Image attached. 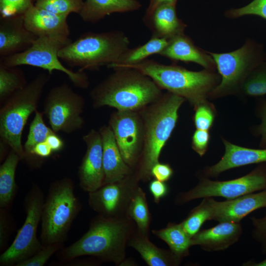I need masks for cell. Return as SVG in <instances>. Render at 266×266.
Listing matches in <instances>:
<instances>
[{"mask_svg": "<svg viewBox=\"0 0 266 266\" xmlns=\"http://www.w3.org/2000/svg\"><path fill=\"white\" fill-rule=\"evenodd\" d=\"M136 229L135 222L128 216L108 217L98 215L91 221L86 233L63 249L58 257L61 260L69 261L89 256L121 265L125 260L129 241Z\"/></svg>", "mask_w": 266, "mask_h": 266, "instance_id": "1", "label": "cell"}, {"mask_svg": "<svg viewBox=\"0 0 266 266\" xmlns=\"http://www.w3.org/2000/svg\"><path fill=\"white\" fill-rule=\"evenodd\" d=\"M92 89L95 108L103 106L117 110L139 111L156 101L162 89L148 76L131 68H118Z\"/></svg>", "mask_w": 266, "mask_h": 266, "instance_id": "2", "label": "cell"}, {"mask_svg": "<svg viewBox=\"0 0 266 266\" xmlns=\"http://www.w3.org/2000/svg\"><path fill=\"white\" fill-rule=\"evenodd\" d=\"M185 101L184 98L167 91L157 100L139 110L143 124V144L133 171L140 181L152 180L151 168L159 162L162 150L176 125L179 109Z\"/></svg>", "mask_w": 266, "mask_h": 266, "instance_id": "3", "label": "cell"}, {"mask_svg": "<svg viewBox=\"0 0 266 266\" xmlns=\"http://www.w3.org/2000/svg\"><path fill=\"white\" fill-rule=\"evenodd\" d=\"M121 68L137 69L150 77L162 90L184 98L195 108L207 101L221 78L216 70L204 69L195 71L178 66L163 64L154 60Z\"/></svg>", "mask_w": 266, "mask_h": 266, "instance_id": "4", "label": "cell"}, {"mask_svg": "<svg viewBox=\"0 0 266 266\" xmlns=\"http://www.w3.org/2000/svg\"><path fill=\"white\" fill-rule=\"evenodd\" d=\"M130 44L128 37L120 31L89 32L62 48L58 56L78 70H97L117 62Z\"/></svg>", "mask_w": 266, "mask_h": 266, "instance_id": "5", "label": "cell"}, {"mask_svg": "<svg viewBox=\"0 0 266 266\" xmlns=\"http://www.w3.org/2000/svg\"><path fill=\"white\" fill-rule=\"evenodd\" d=\"M81 209L69 177L53 182L44 201L41 216L40 241L43 245L63 243Z\"/></svg>", "mask_w": 266, "mask_h": 266, "instance_id": "6", "label": "cell"}, {"mask_svg": "<svg viewBox=\"0 0 266 266\" xmlns=\"http://www.w3.org/2000/svg\"><path fill=\"white\" fill-rule=\"evenodd\" d=\"M49 74L41 73L6 100L0 110V136L21 158L25 152L22 135L29 116L37 110Z\"/></svg>", "mask_w": 266, "mask_h": 266, "instance_id": "7", "label": "cell"}, {"mask_svg": "<svg viewBox=\"0 0 266 266\" xmlns=\"http://www.w3.org/2000/svg\"><path fill=\"white\" fill-rule=\"evenodd\" d=\"M212 57L221 80L210 93L211 98L241 93L242 86L251 72L266 60L263 45L247 38L239 48L229 52L208 51Z\"/></svg>", "mask_w": 266, "mask_h": 266, "instance_id": "8", "label": "cell"}, {"mask_svg": "<svg viewBox=\"0 0 266 266\" xmlns=\"http://www.w3.org/2000/svg\"><path fill=\"white\" fill-rule=\"evenodd\" d=\"M72 41L69 37H38L26 50L6 57L0 58V63L5 66L16 67L27 65L46 70L49 74L54 70L63 72L73 85L87 89L90 82L84 71H74L65 67L58 56L59 51Z\"/></svg>", "mask_w": 266, "mask_h": 266, "instance_id": "9", "label": "cell"}, {"mask_svg": "<svg viewBox=\"0 0 266 266\" xmlns=\"http://www.w3.org/2000/svg\"><path fill=\"white\" fill-rule=\"evenodd\" d=\"M192 189L179 193L175 202L182 205L191 200L204 198L222 197L233 199L266 190V163L259 164L253 170L242 177L227 181L212 180L201 175Z\"/></svg>", "mask_w": 266, "mask_h": 266, "instance_id": "10", "label": "cell"}, {"mask_svg": "<svg viewBox=\"0 0 266 266\" xmlns=\"http://www.w3.org/2000/svg\"><path fill=\"white\" fill-rule=\"evenodd\" d=\"M44 201L42 190L34 184L25 197V222L11 245L0 255L1 266H15L44 247L36 234Z\"/></svg>", "mask_w": 266, "mask_h": 266, "instance_id": "11", "label": "cell"}, {"mask_svg": "<svg viewBox=\"0 0 266 266\" xmlns=\"http://www.w3.org/2000/svg\"><path fill=\"white\" fill-rule=\"evenodd\" d=\"M85 106L83 97L64 83L49 91L44 100L43 113L55 133H71L83 127L82 114Z\"/></svg>", "mask_w": 266, "mask_h": 266, "instance_id": "12", "label": "cell"}, {"mask_svg": "<svg viewBox=\"0 0 266 266\" xmlns=\"http://www.w3.org/2000/svg\"><path fill=\"white\" fill-rule=\"evenodd\" d=\"M108 125L125 162L134 171L143 144V124L139 111L117 110L111 114Z\"/></svg>", "mask_w": 266, "mask_h": 266, "instance_id": "13", "label": "cell"}, {"mask_svg": "<svg viewBox=\"0 0 266 266\" xmlns=\"http://www.w3.org/2000/svg\"><path fill=\"white\" fill-rule=\"evenodd\" d=\"M140 182L134 173L88 193V204L98 215L108 217L127 216L131 200Z\"/></svg>", "mask_w": 266, "mask_h": 266, "instance_id": "14", "label": "cell"}, {"mask_svg": "<svg viewBox=\"0 0 266 266\" xmlns=\"http://www.w3.org/2000/svg\"><path fill=\"white\" fill-rule=\"evenodd\" d=\"M86 151L78 168L79 185L88 193L95 191L104 183L102 143L99 131L92 129L83 136Z\"/></svg>", "mask_w": 266, "mask_h": 266, "instance_id": "15", "label": "cell"}, {"mask_svg": "<svg viewBox=\"0 0 266 266\" xmlns=\"http://www.w3.org/2000/svg\"><path fill=\"white\" fill-rule=\"evenodd\" d=\"M212 220L240 223L252 212L266 208V190L218 201L211 197Z\"/></svg>", "mask_w": 266, "mask_h": 266, "instance_id": "16", "label": "cell"}, {"mask_svg": "<svg viewBox=\"0 0 266 266\" xmlns=\"http://www.w3.org/2000/svg\"><path fill=\"white\" fill-rule=\"evenodd\" d=\"M37 37L25 26L24 15L0 17V58L26 50Z\"/></svg>", "mask_w": 266, "mask_h": 266, "instance_id": "17", "label": "cell"}, {"mask_svg": "<svg viewBox=\"0 0 266 266\" xmlns=\"http://www.w3.org/2000/svg\"><path fill=\"white\" fill-rule=\"evenodd\" d=\"M225 152L216 164L206 167L201 175L217 177L226 170L254 164L266 163V148L253 149L239 146L223 139Z\"/></svg>", "mask_w": 266, "mask_h": 266, "instance_id": "18", "label": "cell"}, {"mask_svg": "<svg viewBox=\"0 0 266 266\" xmlns=\"http://www.w3.org/2000/svg\"><path fill=\"white\" fill-rule=\"evenodd\" d=\"M242 231L240 223L219 222L214 227L200 230L192 237V246H199L209 252L225 250L239 240Z\"/></svg>", "mask_w": 266, "mask_h": 266, "instance_id": "19", "label": "cell"}, {"mask_svg": "<svg viewBox=\"0 0 266 266\" xmlns=\"http://www.w3.org/2000/svg\"><path fill=\"white\" fill-rule=\"evenodd\" d=\"M159 55L169 59L173 63L178 61L194 63L204 69L216 70L215 62L208 51L196 45L185 33L169 39L168 44Z\"/></svg>", "mask_w": 266, "mask_h": 266, "instance_id": "20", "label": "cell"}, {"mask_svg": "<svg viewBox=\"0 0 266 266\" xmlns=\"http://www.w3.org/2000/svg\"><path fill=\"white\" fill-rule=\"evenodd\" d=\"M67 16L59 15L34 5L24 14L26 28L38 37H69Z\"/></svg>", "mask_w": 266, "mask_h": 266, "instance_id": "21", "label": "cell"}, {"mask_svg": "<svg viewBox=\"0 0 266 266\" xmlns=\"http://www.w3.org/2000/svg\"><path fill=\"white\" fill-rule=\"evenodd\" d=\"M99 131L102 143L103 185L120 181L133 173V170L125 162L121 155L109 126L103 125Z\"/></svg>", "mask_w": 266, "mask_h": 266, "instance_id": "22", "label": "cell"}, {"mask_svg": "<svg viewBox=\"0 0 266 266\" xmlns=\"http://www.w3.org/2000/svg\"><path fill=\"white\" fill-rule=\"evenodd\" d=\"M176 3H167L157 6L143 20L152 33V36L170 39L184 33L187 25L179 18Z\"/></svg>", "mask_w": 266, "mask_h": 266, "instance_id": "23", "label": "cell"}, {"mask_svg": "<svg viewBox=\"0 0 266 266\" xmlns=\"http://www.w3.org/2000/svg\"><path fill=\"white\" fill-rule=\"evenodd\" d=\"M141 7L137 0H86L79 15L84 22L96 23L112 13L136 11Z\"/></svg>", "mask_w": 266, "mask_h": 266, "instance_id": "24", "label": "cell"}, {"mask_svg": "<svg viewBox=\"0 0 266 266\" xmlns=\"http://www.w3.org/2000/svg\"><path fill=\"white\" fill-rule=\"evenodd\" d=\"M128 246L137 251L149 266H177L182 261L170 250L158 247L150 241L149 236L143 235L136 229Z\"/></svg>", "mask_w": 266, "mask_h": 266, "instance_id": "25", "label": "cell"}, {"mask_svg": "<svg viewBox=\"0 0 266 266\" xmlns=\"http://www.w3.org/2000/svg\"><path fill=\"white\" fill-rule=\"evenodd\" d=\"M168 42V39L152 36L144 44L128 48L117 62L109 65L107 67L114 69L140 63L151 55H159L166 47Z\"/></svg>", "mask_w": 266, "mask_h": 266, "instance_id": "26", "label": "cell"}, {"mask_svg": "<svg viewBox=\"0 0 266 266\" xmlns=\"http://www.w3.org/2000/svg\"><path fill=\"white\" fill-rule=\"evenodd\" d=\"M152 232L165 242L170 250L179 259L182 260L189 255L192 237L185 232L181 223H169L165 228L153 230Z\"/></svg>", "mask_w": 266, "mask_h": 266, "instance_id": "27", "label": "cell"}, {"mask_svg": "<svg viewBox=\"0 0 266 266\" xmlns=\"http://www.w3.org/2000/svg\"><path fill=\"white\" fill-rule=\"evenodd\" d=\"M20 157L11 150L0 166V206L5 208L13 200L17 190L15 173Z\"/></svg>", "mask_w": 266, "mask_h": 266, "instance_id": "28", "label": "cell"}, {"mask_svg": "<svg viewBox=\"0 0 266 266\" xmlns=\"http://www.w3.org/2000/svg\"><path fill=\"white\" fill-rule=\"evenodd\" d=\"M127 214L135 222L139 232L149 236L151 214L146 194L139 186L132 197Z\"/></svg>", "mask_w": 266, "mask_h": 266, "instance_id": "29", "label": "cell"}, {"mask_svg": "<svg viewBox=\"0 0 266 266\" xmlns=\"http://www.w3.org/2000/svg\"><path fill=\"white\" fill-rule=\"evenodd\" d=\"M34 118L31 122L27 140L24 144V159L30 165L32 164V151L38 143L45 141L47 137L55 132L51 128L47 126L43 120V113L36 110Z\"/></svg>", "mask_w": 266, "mask_h": 266, "instance_id": "30", "label": "cell"}, {"mask_svg": "<svg viewBox=\"0 0 266 266\" xmlns=\"http://www.w3.org/2000/svg\"><path fill=\"white\" fill-rule=\"evenodd\" d=\"M28 83L22 70L0 63V101L3 102Z\"/></svg>", "mask_w": 266, "mask_h": 266, "instance_id": "31", "label": "cell"}, {"mask_svg": "<svg viewBox=\"0 0 266 266\" xmlns=\"http://www.w3.org/2000/svg\"><path fill=\"white\" fill-rule=\"evenodd\" d=\"M212 220L211 197L203 198L201 202L191 210L187 217L180 223L191 237L196 234L207 221Z\"/></svg>", "mask_w": 266, "mask_h": 266, "instance_id": "32", "label": "cell"}, {"mask_svg": "<svg viewBox=\"0 0 266 266\" xmlns=\"http://www.w3.org/2000/svg\"><path fill=\"white\" fill-rule=\"evenodd\" d=\"M241 93L250 97L266 95V60L249 75L242 88Z\"/></svg>", "mask_w": 266, "mask_h": 266, "instance_id": "33", "label": "cell"}, {"mask_svg": "<svg viewBox=\"0 0 266 266\" xmlns=\"http://www.w3.org/2000/svg\"><path fill=\"white\" fill-rule=\"evenodd\" d=\"M83 0H36L34 5L54 14L68 16L71 13L79 14Z\"/></svg>", "mask_w": 266, "mask_h": 266, "instance_id": "34", "label": "cell"}, {"mask_svg": "<svg viewBox=\"0 0 266 266\" xmlns=\"http://www.w3.org/2000/svg\"><path fill=\"white\" fill-rule=\"evenodd\" d=\"M194 109L193 120L196 129L208 131L216 116V110L213 104L207 100L196 106Z\"/></svg>", "mask_w": 266, "mask_h": 266, "instance_id": "35", "label": "cell"}, {"mask_svg": "<svg viewBox=\"0 0 266 266\" xmlns=\"http://www.w3.org/2000/svg\"><path fill=\"white\" fill-rule=\"evenodd\" d=\"M224 15L233 19L246 15H256L266 20V0H253L243 7L227 10Z\"/></svg>", "mask_w": 266, "mask_h": 266, "instance_id": "36", "label": "cell"}, {"mask_svg": "<svg viewBox=\"0 0 266 266\" xmlns=\"http://www.w3.org/2000/svg\"><path fill=\"white\" fill-rule=\"evenodd\" d=\"M33 0H0L2 17L23 16L34 4Z\"/></svg>", "mask_w": 266, "mask_h": 266, "instance_id": "37", "label": "cell"}, {"mask_svg": "<svg viewBox=\"0 0 266 266\" xmlns=\"http://www.w3.org/2000/svg\"><path fill=\"white\" fill-rule=\"evenodd\" d=\"M63 243H54L44 245V247L32 257L23 261L16 266H42L51 256L62 247Z\"/></svg>", "mask_w": 266, "mask_h": 266, "instance_id": "38", "label": "cell"}, {"mask_svg": "<svg viewBox=\"0 0 266 266\" xmlns=\"http://www.w3.org/2000/svg\"><path fill=\"white\" fill-rule=\"evenodd\" d=\"M252 225V238L260 245L261 252L266 254V212L261 218L253 216L250 218Z\"/></svg>", "mask_w": 266, "mask_h": 266, "instance_id": "39", "label": "cell"}, {"mask_svg": "<svg viewBox=\"0 0 266 266\" xmlns=\"http://www.w3.org/2000/svg\"><path fill=\"white\" fill-rule=\"evenodd\" d=\"M257 113L261 122L253 129L254 133L257 136H260V147L266 148V100H259Z\"/></svg>", "mask_w": 266, "mask_h": 266, "instance_id": "40", "label": "cell"}, {"mask_svg": "<svg viewBox=\"0 0 266 266\" xmlns=\"http://www.w3.org/2000/svg\"><path fill=\"white\" fill-rule=\"evenodd\" d=\"M208 131L197 129L192 138V148L200 157L206 152L210 141Z\"/></svg>", "mask_w": 266, "mask_h": 266, "instance_id": "41", "label": "cell"}, {"mask_svg": "<svg viewBox=\"0 0 266 266\" xmlns=\"http://www.w3.org/2000/svg\"><path fill=\"white\" fill-rule=\"evenodd\" d=\"M173 174V169L168 164L159 162L155 164L151 170L152 178L165 182L169 180Z\"/></svg>", "mask_w": 266, "mask_h": 266, "instance_id": "42", "label": "cell"}, {"mask_svg": "<svg viewBox=\"0 0 266 266\" xmlns=\"http://www.w3.org/2000/svg\"><path fill=\"white\" fill-rule=\"evenodd\" d=\"M149 189L153 197L154 202L157 204L162 199L167 195L168 192V188L166 182L155 179L150 181Z\"/></svg>", "mask_w": 266, "mask_h": 266, "instance_id": "43", "label": "cell"}, {"mask_svg": "<svg viewBox=\"0 0 266 266\" xmlns=\"http://www.w3.org/2000/svg\"><path fill=\"white\" fill-rule=\"evenodd\" d=\"M5 208H0V248L3 249L7 244L9 234L10 220Z\"/></svg>", "mask_w": 266, "mask_h": 266, "instance_id": "44", "label": "cell"}, {"mask_svg": "<svg viewBox=\"0 0 266 266\" xmlns=\"http://www.w3.org/2000/svg\"><path fill=\"white\" fill-rule=\"evenodd\" d=\"M45 141L49 145L53 152L61 150L64 144L63 140L56 133L50 134Z\"/></svg>", "mask_w": 266, "mask_h": 266, "instance_id": "45", "label": "cell"}, {"mask_svg": "<svg viewBox=\"0 0 266 266\" xmlns=\"http://www.w3.org/2000/svg\"><path fill=\"white\" fill-rule=\"evenodd\" d=\"M177 1V0H150L144 16L150 15L157 6L161 4L167 3H176Z\"/></svg>", "mask_w": 266, "mask_h": 266, "instance_id": "46", "label": "cell"}, {"mask_svg": "<svg viewBox=\"0 0 266 266\" xmlns=\"http://www.w3.org/2000/svg\"><path fill=\"white\" fill-rule=\"evenodd\" d=\"M242 265L246 266H266V258L259 263L250 260L244 263Z\"/></svg>", "mask_w": 266, "mask_h": 266, "instance_id": "47", "label": "cell"}, {"mask_svg": "<svg viewBox=\"0 0 266 266\" xmlns=\"http://www.w3.org/2000/svg\"></svg>", "mask_w": 266, "mask_h": 266, "instance_id": "48", "label": "cell"}]
</instances>
